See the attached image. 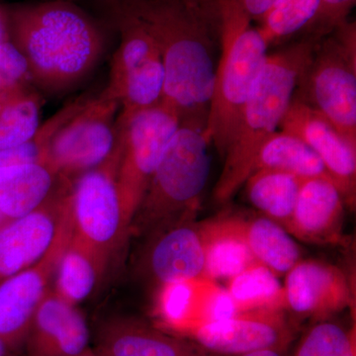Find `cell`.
I'll return each instance as SVG.
<instances>
[{
  "mask_svg": "<svg viewBox=\"0 0 356 356\" xmlns=\"http://www.w3.org/2000/svg\"><path fill=\"white\" fill-rule=\"evenodd\" d=\"M146 26L165 70L163 103L180 122L207 124L222 51L221 19L215 0H124Z\"/></svg>",
  "mask_w": 356,
  "mask_h": 356,
  "instance_id": "obj_1",
  "label": "cell"
},
{
  "mask_svg": "<svg viewBox=\"0 0 356 356\" xmlns=\"http://www.w3.org/2000/svg\"><path fill=\"white\" fill-rule=\"evenodd\" d=\"M10 42L27 62L34 86L65 92L99 63L104 37L95 21L72 1L43 0L7 9Z\"/></svg>",
  "mask_w": 356,
  "mask_h": 356,
  "instance_id": "obj_2",
  "label": "cell"
},
{
  "mask_svg": "<svg viewBox=\"0 0 356 356\" xmlns=\"http://www.w3.org/2000/svg\"><path fill=\"white\" fill-rule=\"evenodd\" d=\"M317 42L302 37L267 55L225 154L224 168L214 188L217 203L228 202L252 172L262 145L280 127Z\"/></svg>",
  "mask_w": 356,
  "mask_h": 356,
  "instance_id": "obj_3",
  "label": "cell"
},
{
  "mask_svg": "<svg viewBox=\"0 0 356 356\" xmlns=\"http://www.w3.org/2000/svg\"><path fill=\"white\" fill-rule=\"evenodd\" d=\"M211 142L206 126L180 122L133 218L131 232L151 238L194 221L210 175Z\"/></svg>",
  "mask_w": 356,
  "mask_h": 356,
  "instance_id": "obj_4",
  "label": "cell"
},
{
  "mask_svg": "<svg viewBox=\"0 0 356 356\" xmlns=\"http://www.w3.org/2000/svg\"><path fill=\"white\" fill-rule=\"evenodd\" d=\"M222 51L218 65L206 134L222 156L235 138L243 109L261 74L269 47L259 27L245 16L222 13Z\"/></svg>",
  "mask_w": 356,
  "mask_h": 356,
  "instance_id": "obj_5",
  "label": "cell"
},
{
  "mask_svg": "<svg viewBox=\"0 0 356 356\" xmlns=\"http://www.w3.org/2000/svg\"><path fill=\"white\" fill-rule=\"evenodd\" d=\"M293 97L356 143V24L346 21L318 40Z\"/></svg>",
  "mask_w": 356,
  "mask_h": 356,
  "instance_id": "obj_6",
  "label": "cell"
},
{
  "mask_svg": "<svg viewBox=\"0 0 356 356\" xmlns=\"http://www.w3.org/2000/svg\"><path fill=\"white\" fill-rule=\"evenodd\" d=\"M119 156L120 139L117 133L113 154L97 168L72 179L67 195L74 236L95 250L108 264L131 234L117 184Z\"/></svg>",
  "mask_w": 356,
  "mask_h": 356,
  "instance_id": "obj_7",
  "label": "cell"
},
{
  "mask_svg": "<svg viewBox=\"0 0 356 356\" xmlns=\"http://www.w3.org/2000/svg\"><path fill=\"white\" fill-rule=\"evenodd\" d=\"M120 105L106 91L81 98L47 147L44 161L65 179L97 168L113 154Z\"/></svg>",
  "mask_w": 356,
  "mask_h": 356,
  "instance_id": "obj_8",
  "label": "cell"
},
{
  "mask_svg": "<svg viewBox=\"0 0 356 356\" xmlns=\"http://www.w3.org/2000/svg\"><path fill=\"white\" fill-rule=\"evenodd\" d=\"M179 124L177 112L163 102L128 118L117 116L120 139L117 184L130 225Z\"/></svg>",
  "mask_w": 356,
  "mask_h": 356,
  "instance_id": "obj_9",
  "label": "cell"
},
{
  "mask_svg": "<svg viewBox=\"0 0 356 356\" xmlns=\"http://www.w3.org/2000/svg\"><path fill=\"white\" fill-rule=\"evenodd\" d=\"M72 234L67 203L64 221L43 259L0 282V339L9 350L24 346L32 318L51 292L58 261Z\"/></svg>",
  "mask_w": 356,
  "mask_h": 356,
  "instance_id": "obj_10",
  "label": "cell"
},
{
  "mask_svg": "<svg viewBox=\"0 0 356 356\" xmlns=\"http://www.w3.org/2000/svg\"><path fill=\"white\" fill-rule=\"evenodd\" d=\"M184 337L210 353L242 355L264 350L281 353L292 341L293 331L283 311H254L198 325Z\"/></svg>",
  "mask_w": 356,
  "mask_h": 356,
  "instance_id": "obj_11",
  "label": "cell"
},
{
  "mask_svg": "<svg viewBox=\"0 0 356 356\" xmlns=\"http://www.w3.org/2000/svg\"><path fill=\"white\" fill-rule=\"evenodd\" d=\"M280 128L296 136L313 149L343 194L346 205L355 207L356 143L344 137L324 116L294 97Z\"/></svg>",
  "mask_w": 356,
  "mask_h": 356,
  "instance_id": "obj_12",
  "label": "cell"
},
{
  "mask_svg": "<svg viewBox=\"0 0 356 356\" xmlns=\"http://www.w3.org/2000/svg\"><path fill=\"white\" fill-rule=\"evenodd\" d=\"M70 182L38 209L0 228V282L32 266L50 250L64 221Z\"/></svg>",
  "mask_w": 356,
  "mask_h": 356,
  "instance_id": "obj_13",
  "label": "cell"
},
{
  "mask_svg": "<svg viewBox=\"0 0 356 356\" xmlns=\"http://www.w3.org/2000/svg\"><path fill=\"white\" fill-rule=\"evenodd\" d=\"M156 314L166 329L184 337L198 325L238 313L228 290L203 277L159 286Z\"/></svg>",
  "mask_w": 356,
  "mask_h": 356,
  "instance_id": "obj_14",
  "label": "cell"
},
{
  "mask_svg": "<svg viewBox=\"0 0 356 356\" xmlns=\"http://www.w3.org/2000/svg\"><path fill=\"white\" fill-rule=\"evenodd\" d=\"M283 288L286 309L303 317H325L351 302L346 274L324 262L300 261L286 273Z\"/></svg>",
  "mask_w": 356,
  "mask_h": 356,
  "instance_id": "obj_15",
  "label": "cell"
},
{
  "mask_svg": "<svg viewBox=\"0 0 356 356\" xmlns=\"http://www.w3.org/2000/svg\"><path fill=\"white\" fill-rule=\"evenodd\" d=\"M89 341L81 311L51 291L32 318L24 346L28 356H81L90 350Z\"/></svg>",
  "mask_w": 356,
  "mask_h": 356,
  "instance_id": "obj_16",
  "label": "cell"
},
{
  "mask_svg": "<svg viewBox=\"0 0 356 356\" xmlns=\"http://www.w3.org/2000/svg\"><path fill=\"white\" fill-rule=\"evenodd\" d=\"M149 241L147 268L159 287L205 277L200 224L194 221L179 222L152 236Z\"/></svg>",
  "mask_w": 356,
  "mask_h": 356,
  "instance_id": "obj_17",
  "label": "cell"
},
{
  "mask_svg": "<svg viewBox=\"0 0 356 356\" xmlns=\"http://www.w3.org/2000/svg\"><path fill=\"white\" fill-rule=\"evenodd\" d=\"M344 199L327 178H306L302 182L287 232L304 242L329 245L343 240Z\"/></svg>",
  "mask_w": 356,
  "mask_h": 356,
  "instance_id": "obj_18",
  "label": "cell"
},
{
  "mask_svg": "<svg viewBox=\"0 0 356 356\" xmlns=\"http://www.w3.org/2000/svg\"><path fill=\"white\" fill-rule=\"evenodd\" d=\"M95 353L97 356H209L194 341L130 318H113L100 327Z\"/></svg>",
  "mask_w": 356,
  "mask_h": 356,
  "instance_id": "obj_19",
  "label": "cell"
},
{
  "mask_svg": "<svg viewBox=\"0 0 356 356\" xmlns=\"http://www.w3.org/2000/svg\"><path fill=\"white\" fill-rule=\"evenodd\" d=\"M70 179L60 177L46 161L0 168V212L8 220L38 209Z\"/></svg>",
  "mask_w": 356,
  "mask_h": 356,
  "instance_id": "obj_20",
  "label": "cell"
},
{
  "mask_svg": "<svg viewBox=\"0 0 356 356\" xmlns=\"http://www.w3.org/2000/svg\"><path fill=\"white\" fill-rule=\"evenodd\" d=\"M200 232L208 280H229L257 261L245 240L241 215L224 214L200 222Z\"/></svg>",
  "mask_w": 356,
  "mask_h": 356,
  "instance_id": "obj_21",
  "label": "cell"
},
{
  "mask_svg": "<svg viewBox=\"0 0 356 356\" xmlns=\"http://www.w3.org/2000/svg\"><path fill=\"white\" fill-rule=\"evenodd\" d=\"M116 22L120 31V44L112 58L109 81L104 88L113 98L129 76L161 58L151 33L123 2L117 8Z\"/></svg>",
  "mask_w": 356,
  "mask_h": 356,
  "instance_id": "obj_22",
  "label": "cell"
},
{
  "mask_svg": "<svg viewBox=\"0 0 356 356\" xmlns=\"http://www.w3.org/2000/svg\"><path fill=\"white\" fill-rule=\"evenodd\" d=\"M107 266L102 255L72 234L56 269L54 292L76 306L92 294Z\"/></svg>",
  "mask_w": 356,
  "mask_h": 356,
  "instance_id": "obj_23",
  "label": "cell"
},
{
  "mask_svg": "<svg viewBox=\"0 0 356 356\" xmlns=\"http://www.w3.org/2000/svg\"><path fill=\"white\" fill-rule=\"evenodd\" d=\"M303 178L275 170H257L245 180L250 204L264 216L288 229Z\"/></svg>",
  "mask_w": 356,
  "mask_h": 356,
  "instance_id": "obj_24",
  "label": "cell"
},
{
  "mask_svg": "<svg viewBox=\"0 0 356 356\" xmlns=\"http://www.w3.org/2000/svg\"><path fill=\"white\" fill-rule=\"evenodd\" d=\"M257 170H281L303 179L322 177L332 181L324 163L313 149L296 136L284 131H276L264 143L252 172Z\"/></svg>",
  "mask_w": 356,
  "mask_h": 356,
  "instance_id": "obj_25",
  "label": "cell"
},
{
  "mask_svg": "<svg viewBox=\"0 0 356 356\" xmlns=\"http://www.w3.org/2000/svg\"><path fill=\"white\" fill-rule=\"evenodd\" d=\"M243 231L255 259L277 276L301 261V250L286 229L266 216L243 218Z\"/></svg>",
  "mask_w": 356,
  "mask_h": 356,
  "instance_id": "obj_26",
  "label": "cell"
},
{
  "mask_svg": "<svg viewBox=\"0 0 356 356\" xmlns=\"http://www.w3.org/2000/svg\"><path fill=\"white\" fill-rule=\"evenodd\" d=\"M227 290L236 313L286 309L284 288L278 276L259 261L231 278Z\"/></svg>",
  "mask_w": 356,
  "mask_h": 356,
  "instance_id": "obj_27",
  "label": "cell"
},
{
  "mask_svg": "<svg viewBox=\"0 0 356 356\" xmlns=\"http://www.w3.org/2000/svg\"><path fill=\"white\" fill-rule=\"evenodd\" d=\"M32 86L18 89L0 102V149L21 146L38 132L42 99Z\"/></svg>",
  "mask_w": 356,
  "mask_h": 356,
  "instance_id": "obj_28",
  "label": "cell"
},
{
  "mask_svg": "<svg viewBox=\"0 0 356 356\" xmlns=\"http://www.w3.org/2000/svg\"><path fill=\"white\" fill-rule=\"evenodd\" d=\"M318 0H277L259 21L269 48L303 32L317 10Z\"/></svg>",
  "mask_w": 356,
  "mask_h": 356,
  "instance_id": "obj_29",
  "label": "cell"
},
{
  "mask_svg": "<svg viewBox=\"0 0 356 356\" xmlns=\"http://www.w3.org/2000/svg\"><path fill=\"white\" fill-rule=\"evenodd\" d=\"M295 356H355V334L334 323H320L303 337Z\"/></svg>",
  "mask_w": 356,
  "mask_h": 356,
  "instance_id": "obj_30",
  "label": "cell"
},
{
  "mask_svg": "<svg viewBox=\"0 0 356 356\" xmlns=\"http://www.w3.org/2000/svg\"><path fill=\"white\" fill-rule=\"evenodd\" d=\"M79 104V100L72 102L60 109L48 121L40 126L38 132L31 140L21 146L10 147V149H0V168L20 163L44 161L47 147L54 134L58 127L74 111Z\"/></svg>",
  "mask_w": 356,
  "mask_h": 356,
  "instance_id": "obj_31",
  "label": "cell"
},
{
  "mask_svg": "<svg viewBox=\"0 0 356 356\" xmlns=\"http://www.w3.org/2000/svg\"><path fill=\"white\" fill-rule=\"evenodd\" d=\"M29 84L31 76L22 54L10 41L0 42V102Z\"/></svg>",
  "mask_w": 356,
  "mask_h": 356,
  "instance_id": "obj_32",
  "label": "cell"
},
{
  "mask_svg": "<svg viewBox=\"0 0 356 356\" xmlns=\"http://www.w3.org/2000/svg\"><path fill=\"white\" fill-rule=\"evenodd\" d=\"M356 0H318L317 10L303 30V37L318 41L348 20Z\"/></svg>",
  "mask_w": 356,
  "mask_h": 356,
  "instance_id": "obj_33",
  "label": "cell"
},
{
  "mask_svg": "<svg viewBox=\"0 0 356 356\" xmlns=\"http://www.w3.org/2000/svg\"><path fill=\"white\" fill-rule=\"evenodd\" d=\"M235 7L245 14L250 21L259 22L264 14L273 6L277 0H217Z\"/></svg>",
  "mask_w": 356,
  "mask_h": 356,
  "instance_id": "obj_34",
  "label": "cell"
},
{
  "mask_svg": "<svg viewBox=\"0 0 356 356\" xmlns=\"http://www.w3.org/2000/svg\"><path fill=\"white\" fill-rule=\"evenodd\" d=\"M238 356H281L280 351L273 350H264L252 351V353H245V355Z\"/></svg>",
  "mask_w": 356,
  "mask_h": 356,
  "instance_id": "obj_35",
  "label": "cell"
},
{
  "mask_svg": "<svg viewBox=\"0 0 356 356\" xmlns=\"http://www.w3.org/2000/svg\"><path fill=\"white\" fill-rule=\"evenodd\" d=\"M9 353H10V350H8L6 343L0 339V356H8Z\"/></svg>",
  "mask_w": 356,
  "mask_h": 356,
  "instance_id": "obj_36",
  "label": "cell"
},
{
  "mask_svg": "<svg viewBox=\"0 0 356 356\" xmlns=\"http://www.w3.org/2000/svg\"><path fill=\"white\" fill-rule=\"evenodd\" d=\"M4 33H6V25L4 21L2 19V16L0 15V42L4 41Z\"/></svg>",
  "mask_w": 356,
  "mask_h": 356,
  "instance_id": "obj_37",
  "label": "cell"
},
{
  "mask_svg": "<svg viewBox=\"0 0 356 356\" xmlns=\"http://www.w3.org/2000/svg\"><path fill=\"white\" fill-rule=\"evenodd\" d=\"M8 221L9 220L7 219V218L4 216V215L2 214L1 212H0V228H1V227L3 226V225Z\"/></svg>",
  "mask_w": 356,
  "mask_h": 356,
  "instance_id": "obj_38",
  "label": "cell"
},
{
  "mask_svg": "<svg viewBox=\"0 0 356 356\" xmlns=\"http://www.w3.org/2000/svg\"><path fill=\"white\" fill-rule=\"evenodd\" d=\"M81 356H97L96 355L95 353H93V351L88 350V353H84V355Z\"/></svg>",
  "mask_w": 356,
  "mask_h": 356,
  "instance_id": "obj_39",
  "label": "cell"
},
{
  "mask_svg": "<svg viewBox=\"0 0 356 356\" xmlns=\"http://www.w3.org/2000/svg\"><path fill=\"white\" fill-rule=\"evenodd\" d=\"M65 1H72V0H65Z\"/></svg>",
  "mask_w": 356,
  "mask_h": 356,
  "instance_id": "obj_40",
  "label": "cell"
}]
</instances>
